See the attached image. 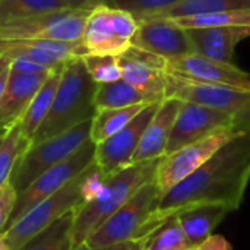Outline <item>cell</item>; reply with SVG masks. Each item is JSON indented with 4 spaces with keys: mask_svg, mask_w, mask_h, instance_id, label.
Returning <instances> with one entry per match:
<instances>
[{
    "mask_svg": "<svg viewBox=\"0 0 250 250\" xmlns=\"http://www.w3.org/2000/svg\"><path fill=\"white\" fill-rule=\"evenodd\" d=\"M249 182L250 135H240L161 196L146 224L145 237L166 220L196 207L220 205L230 211L239 209Z\"/></svg>",
    "mask_w": 250,
    "mask_h": 250,
    "instance_id": "6da1fadb",
    "label": "cell"
},
{
    "mask_svg": "<svg viewBox=\"0 0 250 250\" xmlns=\"http://www.w3.org/2000/svg\"><path fill=\"white\" fill-rule=\"evenodd\" d=\"M103 183V173L95 163L91 164L83 173L66 183L51 196L41 201L18 223L3 231V237L9 249L19 250L34 236L45 230L63 215L78 211L100 192Z\"/></svg>",
    "mask_w": 250,
    "mask_h": 250,
    "instance_id": "7a4b0ae2",
    "label": "cell"
},
{
    "mask_svg": "<svg viewBox=\"0 0 250 250\" xmlns=\"http://www.w3.org/2000/svg\"><path fill=\"white\" fill-rule=\"evenodd\" d=\"M97 83L89 76L82 59H70L64 63L60 83L51 108L32 136L31 145L62 135L72 127L92 120L95 107Z\"/></svg>",
    "mask_w": 250,
    "mask_h": 250,
    "instance_id": "3957f363",
    "label": "cell"
},
{
    "mask_svg": "<svg viewBox=\"0 0 250 250\" xmlns=\"http://www.w3.org/2000/svg\"><path fill=\"white\" fill-rule=\"evenodd\" d=\"M160 160L161 158L133 163L119 173L104 179L100 192L75 212L72 231L73 250L81 248L85 240L142 186L155 180Z\"/></svg>",
    "mask_w": 250,
    "mask_h": 250,
    "instance_id": "277c9868",
    "label": "cell"
},
{
    "mask_svg": "<svg viewBox=\"0 0 250 250\" xmlns=\"http://www.w3.org/2000/svg\"><path fill=\"white\" fill-rule=\"evenodd\" d=\"M160 198L161 195L155 182L146 183L107 221H104L83 245L97 249L125 242H141L145 237L146 224L157 209Z\"/></svg>",
    "mask_w": 250,
    "mask_h": 250,
    "instance_id": "5b68a950",
    "label": "cell"
},
{
    "mask_svg": "<svg viewBox=\"0 0 250 250\" xmlns=\"http://www.w3.org/2000/svg\"><path fill=\"white\" fill-rule=\"evenodd\" d=\"M91 122L92 120L83 122L62 135L29 145L16 160L9 177V182L16 192L19 193L26 189L42 173L75 154L85 142H88Z\"/></svg>",
    "mask_w": 250,
    "mask_h": 250,
    "instance_id": "8992f818",
    "label": "cell"
},
{
    "mask_svg": "<svg viewBox=\"0 0 250 250\" xmlns=\"http://www.w3.org/2000/svg\"><path fill=\"white\" fill-rule=\"evenodd\" d=\"M166 98L189 101L224 111L233 117L234 129L239 133L250 135V91L188 82L168 75Z\"/></svg>",
    "mask_w": 250,
    "mask_h": 250,
    "instance_id": "52a82bcc",
    "label": "cell"
},
{
    "mask_svg": "<svg viewBox=\"0 0 250 250\" xmlns=\"http://www.w3.org/2000/svg\"><path fill=\"white\" fill-rule=\"evenodd\" d=\"M240 135L243 133H239L231 127H223L204 136L199 141H195L177 149L173 154L164 155L160 160L154 180L160 195L164 196L176 185H179L198 168H201L226 144H229Z\"/></svg>",
    "mask_w": 250,
    "mask_h": 250,
    "instance_id": "ba28073f",
    "label": "cell"
},
{
    "mask_svg": "<svg viewBox=\"0 0 250 250\" xmlns=\"http://www.w3.org/2000/svg\"><path fill=\"white\" fill-rule=\"evenodd\" d=\"M92 10L66 9L0 22V40H59L82 38L85 22Z\"/></svg>",
    "mask_w": 250,
    "mask_h": 250,
    "instance_id": "9c48e42d",
    "label": "cell"
},
{
    "mask_svg": "<svg viewBox=\"0 0 250 250\" xmlns=\"http://www.w3.org/2000/svg\"><path fill=\"white\" fill-rule=\"evenodd\" d=\"M95 163V144L89 139L85 142L75 154L56 164L42 173L35 182H32L26 189L18 193L15 209L10 215L7 229L18 223L28 211H31L35 205H38L45 198L56 193L66 183L73 180L76 176L83 173L91 164ZM6 229V230H7Z\"/></svg>",
    "mask_w": 250,
    "mask_h": 250,
    "instance_id": "30bf717a",
    "label": "cell"
},
{
    "mask_svg": "<svg viewBox=\"0 0 250 250\" xmlns=\"http://www.w3.org/2000/svg\"><path fill=\"white\" fill-rule=\"evenodd\" d=\"M136 28L138 22L130 13L110 6H100L89 13L82 41L89 54L120 56L130 47Z\"/></svg>",
    "mask_w": 250,
    "mask_h": 250,
    "instance_id": "8fae6325",
    "label": "cell"
},
{
    "mask_svg": "<svg viewBox=\"0 0 250 250\" xmlns=\"http://www.w3.org/2000/svg\"><path fill=\"white\" fill-rule=\"evenodd\" d=\"M160 103L148 104L127 126L95 145V164L104 179L110 177L132 164L141 138L157 113Z\"/></svg>",
    "mask_w": 250,
    "mask_h": 250,
    "instance_id": "7c38bea8",
    "label": "cell"
},
{
    "mask_svg": "<svg viewBox=\"0 0 250 250\" xmlns=\"http://www.w3.org/2000/svg\"><path fill=\"white\" fill-rule=\"evenodd\" d=\"M223 127L234 129V122L230 114L207 105L182 101L164 155L173 154Z\"/></svg>",
    "mask_w": 250,
    "mask_h": 250,
    "instance_id": "4fadbf2b",
    "label": "cell"
},
{
    "mask_svg": "<svg viewBox=\"0 0 250 250\" xmlns=\"http://www.w3.org/2000/svg\"><path fill=\"white\" fill-rule=\"evenodd\" d=\"M89 54L82 38L78 41L59 40H0V56L12 60H25L45 69L62 67L70 59Z\"/></svg>",
    "mask_w": 250,
    "mask_h": 250,
    "instance_id": "5bb4252c",
    "label": "cell"
},
{
    "mask_svg": "<svg viewBox=\"0 0 250 250\" xmlns=\"http://www.w3.org/2000/svg\"><path fill=\"white\" fill-rule=\"evenodd\" d=\"M166 72L174 78L250 91V75L236 64H224L198 54L166 60Z\"/></svg>",
    "mask_w": 250,
    "mask_h": 250,
    "instance_id": "9a60e30c",
    "label": "cell"
},
{
    "mask_svg": "<svg viewBox=\"0 0 250 250\" xmlns=\"http://www.w3.org/2000/svg\"><path fill=\"white\" fill-rule=\"evenodd\" d=\"M117 60L123 81L144 92L154 103L166 98L168 78L166 59L130 45L125 53L117 56Z\"/></svg>",
    "mask_w": 250,
    "mask_h": 250,
    "instance_id": "2e32d148",
    "label": "cell"
},
{
    "mask_svg": "<svg viewBox=\"0 0 250 250\" xmlns=\"http://www.w3.org/2000/svg\"><path fill=\"white\" fill-rule=\"evenodd\" d=\"M130 45L160 56L166 60L193 54V47L188 31L170 19L138 22Z\"/></svg>",
    "mask_w": 250,
    "mask_h": 250,
    "instance_id": "e0dca14e",
    "label": "cell"
},
{
    "mask_svg": "<svg viewBox=\"0 0 250 250\" xmlns=\"http://www.w3.org/2000/svg\"><path fill=\"white\" fill-rule=\"evenodd\" d=\"M45 73H21L10 67L4 92L0 98V132L9 130L19 123L29 107L32 98L48 78Z\"/></svg>",
    "mask_w": 250,
    "mask_h": 250,
    "instance_id": "ac0fdd59",
    "label": "cell"
},
{
    "mask_svg": "<svg viewBox=\"0 0 250 250\" xmlns=\"http://www.w3.org/2000/svg\"><path fill=\"white\" fill-rule=\"evenodd\" d=\"M186 31L193 54L224 64H234L236 45L250 37V26H214Z\"/></svg>",
    "mask_w": 250,
    "mask_h": 250,
    "instance_id": "d6986e66",
    "label": "cell"
},
{
    "mask_svg": "<svg viewBox=\"0 0 250 250\" xmlns=\"http://www.w3.org/2000/svg\"><path fill=\"white\" fill-rule=\"evenodd\" d=\"M180 103L182 101L176 98H164L161 101L157 113L154 114L152 120L148 123L141 138L132 164L164 157Z\"/></svg>",
    "mask_w": 250,
    "mask_h": 250,
    "instance_id": "ffe728a7",
    "label": "cell"
},
{
    "mask_svg": "<svg viewBox=\"0 0 250 250\" xmlns=\"http://www.w3.org/2000/svg\"><path fill=\"white\" fill-rule=\"evenodd\" d=\"M231 211L220 205H204L188 209L179 215L180 226L185 230L186 237L193 248L199 246L209 236H212L214 229L230 214Z\"/></svg>",
    "mask_w": 250,
    "mask_h": 250,
    "instance_id": "44dd1931",
    "label": "cell"
},
{
    "mask_svg": "<svg viewBox=\"0 0 250 250\" xmlns=\"http://www.w3.org/2000/svg\"><path fill=\"white\" fill-rule=\"evenodd\" d=\"M63 66L51 70V73L48 75L45 82L41 85V88L32 98L22 120L19 122L21 133L29 142L32 141V136L35 135V132L38 130V127L41 126V123L44 122V119L47 117V114L51 108V104L54 101V97H56V92H57V88L60 83Z\"/></svg>",
    "mask_w": 250,
    "mask_h": 250,
    "instance_id": "7402d4cb",
    "label": "cell"
},
{
    "mask_svg": "<svg viewBox=\"0 0 250 250\" xmlns=\"http://www.w3.org/2000/svg\"><path fill=\"white\" fill-rule=\"evenodd\" d=\"M226 10H250V0H182L164 10L138 18L136 22L154 19H174Z\"/></svg>",
    "mask_w": 250,
    "mask_h": 250,
    "instance_id": "603a6c76",
    "label": "cell"
},
{
    "mask_svg": "<svg viewBox=\"0 0 250 250\" xmlns=\"http://www.w3.org/2000/svg\"><path fill=\"white\" fill-rule=\"evenodd\" d=\"M148 104H136L130 107L123 108H103L97 110L92 122H91V132L89 139L97 145L119 130H122L125 126H127Z\"/></svg>",
    "mask_w": 250,
    "mask_h": 250,
    "instance_id": "cb8c5ba5",
    "label": "cell"
},
{
    "mask_svg": "<svg viewBox=\"0 0 250 250\" xmlns=\"http://www.w3.org/2000/svg\"><path fill=\"white\" fill-rule=\"evenodd\" d=\"M95 107L97 110L103 108H123L136 104H151L149 97L129 85L126 81L119 79L110 83H100L95 92ZM160 103V101H158Z\"/></svg>",
    "mask_w": 250,
    "mask_h": 250,
    "instance_id": "d4e9b609",
    "label": "cell"
},
{
    "mask_svg": "<svg viewBox=\"0 0 250 250\" xmlns=\"http://www.w3.org/2000/svg\"><path fill=\"white\" fill-rule=\"evenodd\" d=\"M75 212L76 211H72L63 215L60 220L34 236L19 250H73L72 231Z\"/></svg>",
    "mask_w": 250,
    "mask_h": 250,
    "instance_id": "484cf974",
    "label": "cell"
},
{
    "mask_svg": "<svg viewBox=\"0 0 250 250\" xmlns=\"http://www.w3.org/2000/svg\"><path fill=\"white\" fill-rule=\"evenodd\" d=\"M142 250H192L195 249L185 234L177 217H171L141 240Z\"/></svg>",
    "mask_w": 250,
    "mask_h": 250,
    "instance_id": "4316f807",
    "label": "cell"
},
{
    "mask_svg": "<svg viewBox=\"0 0 250 250\" xmlns=\"http://www.w3.org/2000/svg\"><path fill=\"white\" fill-rule=\"evenodd\" d=\"M183 29L214 26H250V10H226L170 19Z\"/></svg>",
    "mask_w": 250,
    "mask_h": 250,
    "instance_id": "83f0119b",
    "label": "cell"
},
{
    "mask_svg": "<svg viewBox=\"0 0 250 250\" xmlns=\"http://www.w3.org/2000/svg\"><path fill=\"white\" fill-rule=\"evenodd\" d=\"M70 9L66 0H0V22Z\"/></svg>",
    "mask_w": 250,
    "mask_h": 250,
    "instance_id": "f1b7e54d",
    "label": "cell"
},
{
    "mask_svg": "<svg viewBox=\"0 0 250 250\" xmlns=\"http://www.w3.org/2000/svg\"><path fill=\"white\" fill-rule=\"evenodd\" d=\"M31 145L28 139H25L21 133L19 123L13 125L4 135L3 144L0 146V188L9 180L12 168L16 160L26 151Z\"/></svg>",
    "mask_w": 250,
    "mask_h": 250,
    "instance_id": "f546056e",
    "label": "cell"
},
{
    "mask_svg": "<svg viewBox=\"0 0 250 250\" xmlns=\"http://www.w3.org/2000/svg\"><path fill=\"white\" fill-rule=\"evenodd\" d=\"M85 67L92 81L100 83H110L122 79V70L119 66L117 56L111 54H86L82 57Z\"/></svg>",
    "mask_w": 250,
    "mask_h": 250,
    "instance_id": "4dcf8cb0",
    "label": "cell"
},
{
    "mask_svg": "<svg viewBox=\"0 0 250 250\" xmlns=\"http://www.w3.org/2000/svg\"><path fill=\"white\" fill-rule=\"evenodd\" d=\"M182 0H110L108 6L130 13L135 19L164 10Z\"/></svg>",
    "mask_w": 250,
    "mask_h": 250,
    "instance_id": "1f68e13d",
    "label": "cell"
},
{
    "mask_svg": "<svg viewBox=\"0 0 250 250\" xmlns=\"http://www.w3.org/2000/svg\"><path fill=\"white\" fill-rule=\"evenodd\" d=\"M18 199V192L13 188V185L7 180L0 188V233L6 231L10 215L15 209Z\"/></svg>",
    "mask_w": 250,
    "mask_h": 250,
    "instance_id": "d6a6232c",
    "label": "cell"
},
{
    "mask_svg": "<svg viewBox=\"0 0 250 250\" xmlns=\"http://www.w3.org/2000/svg\"><path fill=\"white\" fill-rule=\"evenodd\" d=\"M195 250H231V245L221 234H212L205 242H202Z\"/></svg>",
    "mask_w": 250,
    "mask_h": 250,
    "instance_id": "836d02e7",
    "label": "cell"
},
{
    "mask_svg": "<svg viewBox=\"0 0 250 250\" xmlns=\"http://www.w3.org/2000/svg\"><path fill=\"white\" fill-rule=\"evenodd\" d=\"M70 9L76 10H94L100 6H108L110 0H66Z\"/></svg>",
    "mask_w": 250,
    "mask_h": 250,
    "instance_id": "e575fe53",
    "label": "cell"
},
{
    "mask_svg": "<svg viewBox=\"0 0 250 250\" xmlns=\"http://www.w3.org/2000/svg\"><path fill=\"white\" fill-rule=\"evenodd\" d=\"M76 250H142L141 242H125V243H117V245H111V246H105V248H97V249H91L86 248L85 245H82L81 248Z\"/></svg>",
    "mask_w": 250,
    "mask_h": 250,
    "instance_id": "d590c367",
    "label": "cell"
},
{
    "mask_svg": "<svg viewBox=\"0 0 250 250\" xmlns=\"http://www.w3.org/2000/svg\"><path fill=\"white\" fill-rule=\"evenodd\" d=\"M9 70H10V67H9V69H6L3 73H0V98H1V95H3V92H4V88H6V83H7Z\"/></svg>",
    "mask_w": 250,
    "mask_h": 250,
    "instance_id": "8d00e7d4",
    "label": "cell"
},
{
    "mask_svg": "<svg viewBox=\"0 0 250 250\" xmlns=\"http://www.w3.org/2000/svg\"><path fill=\"white\" fill-rule=\"evenodd\" d=\"M10 60L7 59V57H4V56H0V73H3L6 69H9L10 67Z\"/></svg>",
    "mask_w": 250,
    "mask_h": 250,
    "instance_id": "74e56055",
    "label": "cell"
},
{
    "mask_svg": "<svg viewBox=\"0 0 250 250\" xmlns=\"http://www.w3.org/2000/svg\"><path fill=\"white\" fill-rule=\"evenodd\" d=\"M0 250H10L6 240H4V237H3V233H0Z\"/></svg>",
    "mask_w": 250,
    "mask_h": 250,
    "instance_id": "f35d334b",
    "label": "cell"
},
{
    "mask_svg": "<svg viewBox=\"0 0 250 250\" xmlns=\"http://www.w3.org/2000/svg\"><path fill=\"white\" fill-rule=\"evenodd\" d=\"M6 132H7V130H1V132H0V146H1V144H3V139H4Z\"/></svg>",
    "mask_w": 250,
    "mask_h": 250,
    "instance_id": "ab89813d",
    "label": "cell"
},
{
    "mask_svg": "<svg viewBox=\"0 0 250 250\" xmlns=\"http://www.w3.org/2000/svg\"><path fill=\"white\" fill-rule=\"evenodd\" d=\"M192 250H195V249H192Z\"/></svg>",
    "mask_w": 250,
    "mask_h": 250,
    "instance_id": "60d3db41",
    "label": "cell"
}]
</instances>
